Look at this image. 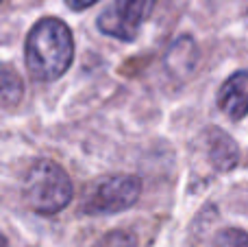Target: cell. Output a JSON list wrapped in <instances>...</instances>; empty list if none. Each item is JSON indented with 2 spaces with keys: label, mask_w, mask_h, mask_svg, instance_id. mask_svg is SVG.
Segmentation results:
<instances>
[{
  "label": "cell",
  "mask_w": 248,
  "mask_h": 247,
  "mask_svg": "<svg viewBox=\"0 0 248 247\" xmlns=\"http://www.w3.org/2000/svg\"><path fill=\"white\" fill-rule=\"evenodd\" d=\"M155 2L157 0H113L111 7L98 16V29L109 37L133 42L153 13Z\"/></svg>",
  "instance_id": "cell-4"
},
{
  "label": "cell",
  "mask_w": 248,
  "mask_h": 247,
  "mask_svg": "<svg viewBox=\"0 0 248 247\" xmlns=\"http://www.w3.org/2000/svg\"><path fill=\"white\" fill-rule=\"evenodd\" d=\"M22 195L33 212L50 217V214L61 212L70 204L74 186L61 164L52 160H37L26 171Z\"/></svg>",
  "instance_id": "cell-2"
},
{
  "label": "cell",
  "mask_w": 248,
  "mask_h": 247,
  "mask_svg": "<svg viewBox=\"0 0 248 247\" xmlns=\"http://www.w3.org/2000/svg\"><path fill=\"white\" fill-rule=\"evenodd\" d=\"M214 247H248V232L242 228H222L214 236Z\"/></svg>",
  "instance_id": "cell-9"
},
{
  "label": "cell",
  "mask_w": 248,
  "mask_h": 247,
  "mask_svg": "<svg viewBox=\"0 0 248 247\" xmlns=\"http://www.w3.org/2000/svg\"><path fill=\"white\" fill-rule=\"evenodd\" d=\"M166 70L176 79H185L194 72L198 64V46L192 35H181L170 44L166 57H163Z\"/></svg>",
  "instance_id": "cell-7"
},
{
  "label": "cell",
  "mask_w": 248,
  "mask_h": 247,
  "mask_svg": "<svg viewBox=\"0 0 248 247\" xmlns=\"http://www.w3.org/2000/svg\"><path fill=\"white\" fill-rule=\"evenodd\" d=\"M26 70L35 81H57L74 61V37L59 18H42L26 35Z\"/></svg>",
  "instance_id": "cell-1"
},
{
  "label": "cell",
  "mask_w": 248,
  "mask_h": 247,
  "mask_svg": "<svg viewBox=\"0 0 248 247\" xmlns=\"http://www.w3.org/2000/svg\"><path fill=\"white\" fill-rule=\"evenodd\" d=\"M96 2H100V0H65V4H68L72 11H85V9L94 7Z\"/></svg>",
  "instance_id": "cell-10"
},
{
  "label": "cell",
  "mask_w": 248,
  "mask_h": 247,
  "mask_svg": "<svg viewBox=\"0 0 248 247\" xmlns=\"http://www.w3.org/2000/svg\"><path fill=\"white\" fill-rule=\"evenodd\" d=\"M141 195V182L135 175H109L92 186L83 201L85 214H116L135 206Z\"/></svg>",
  "instance_id": "cell-3"
},
{
  "label": "cell",
  "mask_w": 248,
  "mask_h": 247,
  "mask_svg": "<svg viewBox=\"0 0 248 247\" xmlns=\"http://www.w3.org/2000/svg\"><path fill=\"white\" fill-rule=\"evenodd\" d=\"M202 136H205V147L211 166L220 173H229L235 169L240 162V147L235 140L220 127H209Z\"/></svg>",
  "instance_id": "cell-6"
},
{
  "label": "cell",
  "mask_w": 248,
  "mask_h": 247,
  "mask_svg": "<svg viewBox=\"0 0 248 247\" xmlns=\"http://www.w3.org/2000/svg\"><path fill=\"white\" fill-rule=\"evenodd\" d=\"M2 105L11 107V105H17L24 96V83H22L20 74L11 68V66H4L2 68Z\"/></svg>",
  "instance_id": "cell-8"
},
{
  "label": "cell",
  "mask_w": 248,
  "mask_h": 247,
  "mask_svg": "<svg viewBox=\"0 0 248 247\" xmlns=\"http://www.w3.org/2000/svg\"><path fill=\"white\" fill-rule=\"evenodd\" d=\"M218 107L231 121L248 116V70H235L218 90Z\"/></svg>",
  "instance_id": "cell-5"
}]
</instances>
